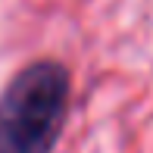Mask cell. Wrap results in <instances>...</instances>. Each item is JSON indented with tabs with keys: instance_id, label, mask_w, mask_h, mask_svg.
Returning a JSON list of instances; mask_svg holds the SVG:
<instances>
[{
	"instance_id": "6da1fadb",
	"label": "cell",
	"mask_w": 153,
	"mask_h": 153,
	"mask_svg": "<svg viewBox=\"0 0 153 153\" xmlns=\"http://www.w3.org/2000/svg\"><path fill=\"white\" fill-rule=\"evenodd\" d=\"M69 109V72L41 59L0 97V153H50Z\"/></svg>"
}]
</instances>
